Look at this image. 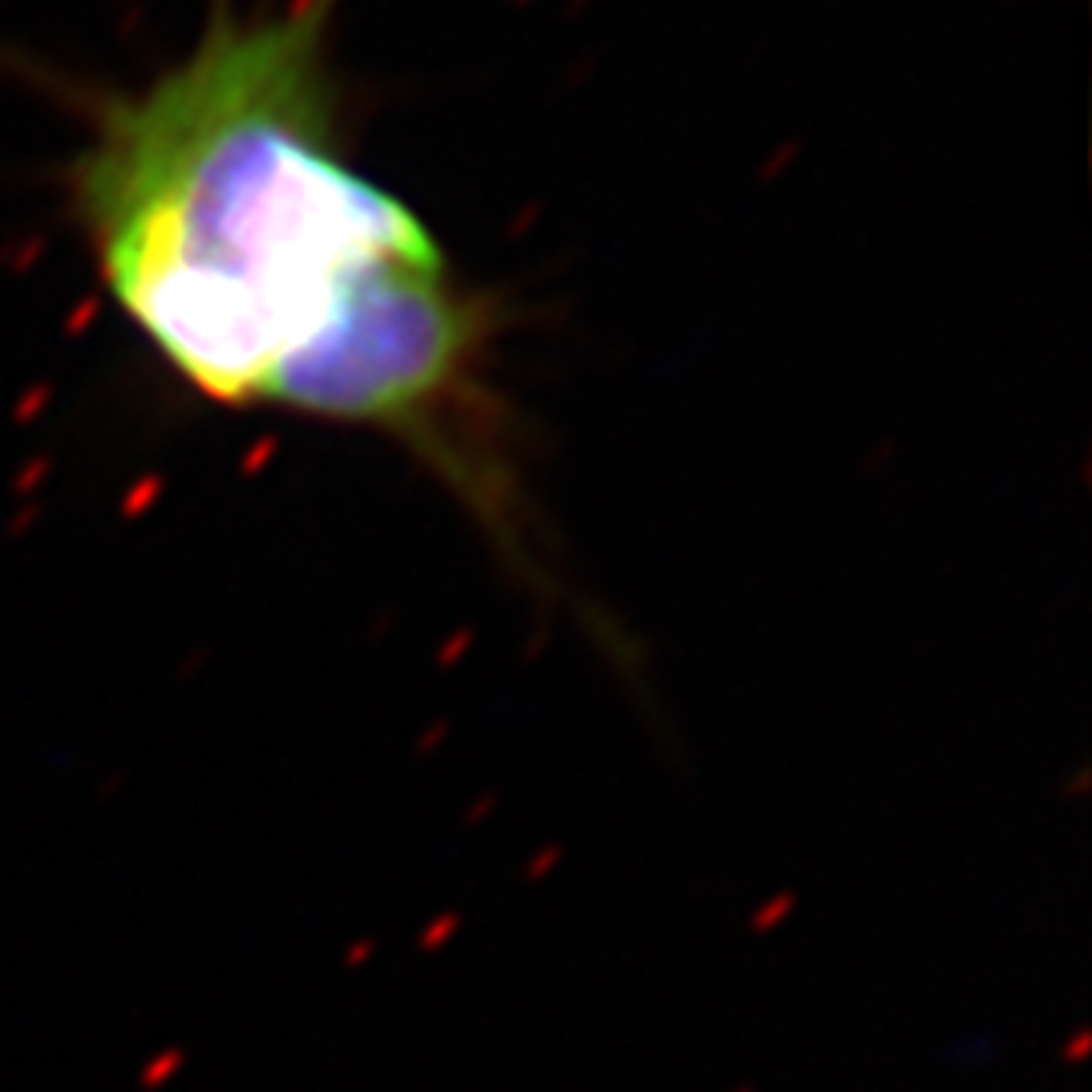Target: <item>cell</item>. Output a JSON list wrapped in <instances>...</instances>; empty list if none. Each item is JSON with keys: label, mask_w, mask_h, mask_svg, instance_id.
Listing matches in <instances>:
<instances>
[{"label": "cell", "mask_w": 1092, "mask_h": 1092, "mask_svg": "<svg viewBox=\"0 0 1092 1092\" xmlns=\"http://www.w3.org/2000/svg\"><path fill=\"white\" fill-rule=\"evenodd\" d=\"M336 4H214L186 58L93 101L69 203L110 300L195 393L381 433L518 546L502 308L348 158Z\"/></svg>", "instance_id": "obj_1"}]
</instances>
